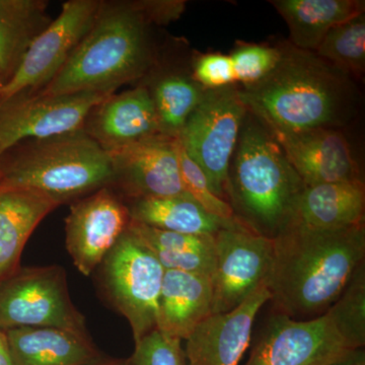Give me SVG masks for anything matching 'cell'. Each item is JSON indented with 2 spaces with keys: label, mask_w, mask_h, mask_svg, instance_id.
<instances>
[{
  "label": "cell",
  "mask_w": 365,
  "mask_h": 365,
  "mask_svg": "<svg viewBox=\"0 0 365 365\" xmlns=\"http://www.w3.org/2000/svg\"><path fill=\"white\" fill-rule=\"evenodd\" d=\"M273 241L270 300L277 314L294 319L325 314L364 262V223L336 230L292 225Z\"/></svg>",
  "instance_id": "obj_1"
},
{
  "label": "cell",
  "mask_w": 365,
  "mask_h": 365,
  "mask_svg": "<svg viewBox=\"0 0 365 365\" xmlns=\"http://www.w3.org/2000/svg\"><path fill=\"white\" fill-rule=\"evenodd\" d=\"M281 58L266 78L244 86L247 109L269 130L338 129L353 116L351 76L314 52L281 45Z\"/></svg>",
  "instance_id": "obj_2"
},
{
  "label": "cell",
  "mask_w": 365,
  "mask_h": 365,
  "mask_svg": "<svg viewBox=\"0 0 365 365\" xmlns=\"http://www.w3.org/2000/svg\"><path fill=\"white\" fill-rule=\"evenodd\" d=\"M150 26L136 1H102L90 32L49 85L36 93H115L143 78L155 63Z\"/></svg>",
  "instance_id": "obj_3"
},
{
  "label": "cell",
  "mask_w": 365,
  "mask_h": 365,
  "mask_svg": "<svg viewBox=\"0 0 365 365\" xmlns=\"http://www.w3.org/2000/svg\"><path fill=\"white\" fill-rule=\"evenodd\" d=\"M304 187L267 127L249 112L230 169L228 197L235 217L275 239L287 227Z\"/></svg>",
  "instance_id": "obj_4"
},
{
  "label": "cell",
  "mask_w": 365,
  "mask_h": 365,
  "mask_svg": "<svg viewBox=\"0 0 365 365\" xmlns=\"http://www.w3.org/2000/svg\"><path fill=\"white\" fill-rule=\"evenodd\" d=\"M112 182L109 153L83 130L21 141L0 155V186L32 190L59 206Z\"/></svg>",
  "instance_id": "obj_5"
},
{
  "label": "cell",
  "mask_w": 365,
  "mask_h": 365,
  "mask_svg": "<svg viewBox=\"0 0 365 365\" xmlns=\"http://www.w3.org/2000/svg\"><path fill=\"white\" fill-rule=\"evenodd\" d=\"M248 113L235 85L206 90L178 137L207 177L215 195L223 200L230 196L232 158Z\"/></svg>",
  "instance_id": "obj_6"
},
{
  "label": "cell",
  "mask_w": 365,
  "mask_h": 365,
  "mask_svg": "<svg viewBox=\"0 0 365 365\" xmlns=\"http://www.w3.org/2000/svg\"><path fill=\"white\" fill-rule=\"evenodd\" d=\"M100 266L105 294L128 321L137 343L157 329L165 270L129 227Z\"/></svg>",
  "instance_id": "obj_7"
},
{
  "label": "cell",
  "mask_w": 365,
  "mask_h": 365,
  "mask_svg": "<svg viewBox=\"0 0 365 365\" xmlns=\"http://www.w3.org/2000/svg\"><path fill=\"white\" fill-rule=\"evenodd\" d=\"M58 328L86 333L60 266L19 268L0 282V330Z\"/></svg>",
  "instance_id": "obj_8"
},
{
  "label": "cell",
  "mask_w": 365,
  "mask_h": 365,
  "mask_svg": "<svg viewBox=\"0 0 365 365\" xmlns=\"http://www.w3.org/2000/svg\"><path fill=\"white\" fill-rule=\"evenodd\" d=\"M213 314L239 307L264 283L272 267L274 241L237 217L215 235Z\"/></svg>",
  "instance_id": "obj_9"
},
{
  "label": "cell",
  "mask_w": 365,
  "mask_h": 365,
  "mask_svg": "<svg viewBox=\"0 0 365 365\" xmlns=\"http://www.w3.org/2000/svg\"><path fill=\"white\" fill-rule=\"evenodd\" d=\"M102 0H69L59 16L33 41L20 66L4 86L0 103L20 95L39 93L66 66L95 24Z\"/></svg>",
  "instance_id": "obj_10"
},
{
  "label": "cell",
  "mask_w": 365,
  "mask_h": 365,
  "mask_svg": "<svg viewBox=\"0 0 365 365\" xmlns=\"http://www.w3.org/2000/svg\"><path fill=\"white\" fill-rule=\"evenodd\" d=\"M100 91L66 95L20 93L0 103V155L21 141L83 130L86 119L108 96Z\"/></svg>",
  "instance_id": "obj_11"
},
{
  "label": "cell",
  "mask_w": 365,
  "mask_h": 365,
  "mask_svg": "<svg viewBox=\"0 0 365 365\" xmlns=\"http://www.w3.org/2000/svg\"><path fill=\"white\" fill-rule=\"evenodd\" d=\"M349 350L327 313L309 319L276 314L245 365H330Z\"/></svg>",
  "instance_id": "obj_12"
},
{
  "label": "cell",
  "mask_w": 365,
  "mask_h": 365,
  "mask_svg": "<svg viewBox=\"0 0 365 365\" xmlns=\"http://www.w3.org/2000/svg\"><path fill=\"white\" fill-rule=\"evenodd\" d=\"M130 222L128 206L110 187L74 201L66 220V244L79 272L90 276Z\"/></svg>",
  "instance_id": "obj_13"
},
{
  "label": "cell",
  "mask_w": 365,
  "mask_h": 365,
  "mask_svg": "<svg viewBox=\"0 0 365 365\" xmlns=\"http://www.w3.org/2000/svg\"><path fill=\"white\" fill-rule=\"evenodd\" d=\"M108 153L113 169L110 188H117L129 200L187 194L177 139L158 134Z\"/></svg>",
  "instance_id": "obj_14"
},
{
  "label": "cell",
  "mask_w": 365,
  "mask_h": 365,
  "mask_svg": "<svg viewBox=\"0 0 365 365\" xmlns=\"http://www.w3.org/2000/svg\"><path fill=\"white\" fill-rule=\"evenodd\" d=\"M269 131L306 186L364 182L349 143L338 129Z\"/></svg>",
  "instance_id": "obj_15"
},
{
  "label": "cell",
  "mask_w": 365,
  "mask_h": 365,
  "mask_svg": "<svg viewBox=\"0 0 365 365\" xmlns=\"http://www.w3.org/2000/svg\"><path fill=\"white\" fill-rule=\"evenodd\" d=\"M270 299L264 283L239 307L204 319L185 340L189 364L240 365L251 343L255 319Z\"/></svg>",
  "instance_id": "obj_16"
},
{
  "label": "cell",
  "mask_w": 365,
  "mask_h": 365,
  "mask_svg": "<svg viewBox=\"0 0 365 365\" xmlns=\"http://www.w3.org/2000/svg\"><path fill=\"white\" fill-rule=\"evenodd\" d=\"M83 131L107 151L160 134L148 86L108 96L93 108Z\"/></svg>",
  "instance_id": "obj_17"
},
{
  "label": "cell",
  "mask_w": 365,
  "mask_h": 365,
  "mask_svg": "<svg viewBox=\"0 0 365 365\" xmlns=\"http://www.w3.org/2000/svg\"><path fill=\"white\" fill-rule=\"evenodd\" d=\"M211 276L165 270L158 300L157 330L175 339L186 340L212 314Z\"/></svg>",
  "instance_id": "obj_18"
},
{
  "label": "cell",
  "mask_w": 365,
  "mask_h": 365,
  "mask_svg": "<svg viewBox=\"0 0 365 365\" xmlns=\"http://www.w3.org/2000/svg\"><path fill=\"white\" fill-rule=\"evenodd\" d=\"M6 334L14 365H96L107 360L86 333L26 327Z\"/></svg>",
  "instance_id": "obj_19"
},
{
  "label": "cell",
  "mask_w": 365,
  "mask_h": 365,
  "mask_svg": "<svg viewBox=\"0 0 365 365\" xmlns=\"http://www.w3.org/2000/svg\"><path fill=\"white\" fill-rule=\"evenodd\" d=\"M364 182L306 186L295 201L287 227L336 230L352 227L364 223Z\"/></svg>",
  "instance_id": "obj_20"
},
{
  "label": "cell",
  "mask_w": 365,
  "mask_h": 365,
  "mask_svg": "<svg viewBox=\"0 0 365 365\" xmlns=\"http://www.w3.org/2000/svg\"><path fill=\"white\" fill-rule=\"evenodd\" d=\"M57 207L58 204L32 190L0 186V282L20 268L31 235Z\"/></svg>",
  "instance_id": "obj_21"
},
{
  "label": "cell",
  "mask_w": 365,
  "mask_h": 365,
  "mask_svg": "<svg viewBox=\"0 0 365 365\" xmlns=\"http://www.w3.org/2000/svg\"><path fill=\"white\" fill-rule=\"evenodd\" d=\"M271 4L288 26L290 44L316 52L334 26L364 13L360 0H273Z\"/></svg>",
  "instance_id": "obj_22"
},
{
  "label": "cell",
  "mask_w": 365,
  "mask_h": 365,
  "mask_svg": "<svg viewBox=\"0 0 365 365\" xmlns=\"http://www.w3.org/2000/svg\"><path fill=\"white\" fill-rule=\"evenodd\" d=\"M129 230L155 255L165 270L202 274L212 278L215 268L213 235L179 234L133 222Z\"/></svg>",
  "instance_id": "obj_23"
},
{
  "label": "cell",
  "mask_w": 365,
  "mask_h": 365,
  "mask_svg": "<svg viewBox=\"0 0 365 365\" xmlns=\"http://www.w3.org/2000/svg\"><path fill=\"white\" fill-rule=\"evenodd\" d=\"M45 0H0V74L9 81L34 40L53 21Z\"/></svg>",
  "instance_id": "obj_24"
},
{
  "label": "cell",
  "mask_w": 365,
  "mask_h": 365,
  "mask_svg": "<svg viewBox=\"0 0 365 365\" xmlns=\"http://www.w3.org/2000/svg\"><path fill=\"white\" fill-rule=\"evenodd\" d=\"M127 206L131 222L179 234L215 235L235 220L211 215L188 194L138 199Z\"/></svg>",
  "instance_id": "obj_25"
},
{
  "label": "cell",
  "mask_w": 365,
  "mask_h": 365,
  "mask_svg": "<svg viewBox=\"0 0 365 365\" xmlns=\"http://www.w3.org/2000/svg\"><path fill=\"white\" fill-rule=\"evenodd\" d=\"M148 86L158 122L160 133L178 139L194 110L203 100L205 91L191 76L168 72Z\"/></svg>",
  "instance_id": "obj_26"
},
{
  "label": "cell",
  "mask_w": 365,
  "mask_h": 365,
  "mask_svg": "<svg viewBox=\"0 0 365 365\" xmlns=\"http://www.w3.org/2000/svg\"><path fill=\"white\" fill-rule=\"evenodd\" d=\"M350 76L365 69V14L334 26L314 52Z\"/></svg>",
  "instance_id": "obj_27"
},
{
  "label": "cell",
  "mask_w": 365,
  "mask_h": 365,
  "mask_svg": "<svg viewBox=\"0 0 365 365\" xmlns=\"http://www.w3.org/2000/svg\"><path fill=\"white\" fill-rule=\"evenodd\" d=\"M351 350L365 345V262L355 269L338 299L326 312Z\"/></svg>",
  "instance_id": "obj_28"
},
{
  "label": "cell",
  "mask_w": 365,
  "mask_h": 365,
  "mask_svg": "<svg viewBox=\"0 0 365 365\" xmlns=\"http://www.w3.org/2000/svg\"><path fill=\"white\" fill-rule=\"evenodd\" d=\"M178 157L185 192L211 215L223 220H234L235 215L230 203L215 195L209 184L207 177L198 165L187 155L179 140Z\"/></svg>",
  "instance_id": "obj_29"
},
{
  "label": "cell",
  "mask_w": 365,
  "mask_h": 365,
  "mask_svg": "<svg viewBox=\"0 0 365 365\" xmlns=\"http://www.w3.org/2000/svg\"><path fill=\"white\" fill-rule=\"evenodd\" d=\"M230 56L234 66L235 83L253 85L275 68L281 58V48L240 43Z\"/></svg>",
  "instance_id": "obj_30"
},
{
  "label": "cell",
  "mask_w": 365,
  "mask_h": 365,
  "mask_svg": "<svg viewBox=\"0 0 365 365\" xmlns=\"http://www.w3.org/2000/svg\"><path fill=\"white\" fill-rule=\"evenodd\" d=\"M132 365H190L182 340L170 338L155 329L135 343Z\"/></svg>",
  "instance_id": "obj_31"
},
{
  "label": "cell",
  "mask_w": 365,
  "mask_h": 365,
  "mask_svg": "<svg viewBox=\"0 0 365 365\" xmlns=\"http://www.w3.org/2000/svg\"><path fill=\"white\" fill-rule=\"evenodd\" d=\"M192 78L204 90L235 85L234 66L230 55L206 53L194 59Z\"/></svg>",
  "instance_id": "obj_32"
},
{
  "label": "cell",
  "mask_w": 365,
  "mask_h": 365,
  "mask_svg": "<svg viewBox=\"0 0 365 365\" xmlns=\"http://www.w3.org/2000/svg\"><path fill=\"white\" fill-rule=\"evenodd\" d=\"M137 6L151 25H167L184 13L186 2L180 0H140Z\"/></svg>",
  "instance_id": "obj_33"
},
{
  "label": "cell",
  "mask_w": 365,
  "mask_h": 365,
  "mask_svg": "<svg viewBox=\"0 0 365 365\" xmlns=\"http://www.w3.org/2000/svg\"><path fill=\"white\" fill-rule=\"evenodd\" d=\"M330 365H365L364 348L349 350Z\"/></svg>",
  "instance_id": "obj_34"
},
{
  "label": "cell",
  "mask_w": 365,
  "mask_h": 365,
  "mask_svg": "<svg viewBox=\"0 0 365 365\" xmlns=\"http://www.w3.org/2000/svg\"><path fill=\"white\" fill-rule=\"evenodd\" d=\"M0 365H14L4 331L0 330Z\"/></svg>",
  "instance_id": "obj_35"
},
{
  "label": "cell",
  "mask_w": 365,
  "mask_h": 365,
  "mask_svg": "<svg viewBox=\"0 0 365 365\" xmlns=\"http://www.w3.org/2000/svg\"><path fill=\"white\" fill-rule=\"evenodd\" d=\"M96 365H132L130 359H119V360H110L107 359L104 362Z\"/></svg>",
  "instance_id": "obj_36"
},
{
  "label": "cell",
  "mask_w": 365,
  "mask_h": 365,
  "mask_svg": "<svg viewBox=\"0 0 365 365\" xmlns=\"http://www.w3.org/2000/svg\"><path fill=\"white\" fill-rule=\"evenodd\" d=\"M6 79L2 78L1 74H0V98H1L2 90H4V86H6Z\"/></svg>",
  "instance_id": "obj_37"
}]
</instances>
